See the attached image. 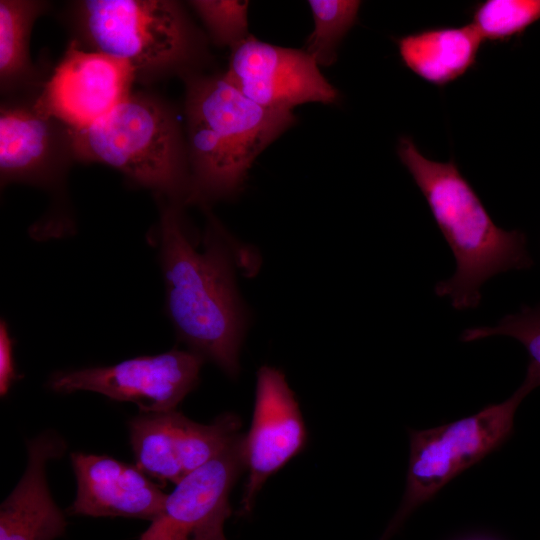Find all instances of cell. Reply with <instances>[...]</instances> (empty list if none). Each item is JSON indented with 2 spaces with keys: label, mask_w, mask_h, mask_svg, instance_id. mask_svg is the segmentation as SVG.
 I'll return each instance as SVG.
<instances>
[{
  "label": "cell",
  "mask_w": 540,
  "mask_h": 540,
  "mask_svg": "<svg viewBox=\"0 0 540 540\" xmlns=\"http://www.w3.org/2000/svg\"><path fill=\"white\" fill-rule=\"evenodd\" d=\"M73 157L68 127L35 104L4 105L0 110V176L2 184L45 185Z\"/></svg>",
  "instance_id": "obj_14"
},
{
  "label": "cell",
  "mask_w": 540,
  "mask_h": 540,
  "mask_svg": "<svg viewBox=\"0 0 540 540\" xmlns=\"http://www.w3.org/2000/svg\"><path fill=\"white\" fill-rule=\"evenodd\" d=\"M538 386L540 377L528 368L521 386L505 401L431 429L411 430L405 492L383 536L390 539L414 509L498 449L512 434L517 408Z\"/></svg>",
  "instance_id": "obj_5"
},
{
  "label": "cell",
  "mask_w": 540,
  "mask_h": 540,
  "mask_svg": "<svg viewBox=\"0 0 540 540\" xmlns=\"http://www.w3.org/2000/svg\"><path fill=\"white\" fill-rule=\"evenodd\" d=\"M203 357L194 351L171 350L140 356L112 366L54 374L55 392L93 391L117 401L135 403L142 413L175 410L199 380Z\"/></svg>",
  "instance_id": "obj_6"
},
{
  "label": "cell",
  "mask_w": 540,
  "mask_h": 540,
  "mask_svg": "<svg viewBox=\"0 0 540 540\" xmlns=\"http://www.w3.org/2000/svg\"><path fill=\"white\" fill-rule=\"evenodd\" d=\"M476 540H481V539H476Z\"/></svg>",
  "instance_id": "obj_23"
},
{
  "label": "cell",
  "mask_w": 540,
  "mask_h": 540,
  "mask_svg": "<svg viewBox=\"0 0 540 540\" xmlns=\"http://www.w3.org/2000/svg\"><path fill=\"white\" fill-rule=\"evenodd\" d=\"M77 491L67 513L93 517H128L153 521L167 494L137 466L106 455H70Z\"/></svg>",
  "instance_id": "obj_13"
},
{
  "label": "cell",
  "mask_w": 540,
  "mask_h": 540,
  "mask_svg": "<svg viewBox=\"0 0 540 540\" xmlns=\"http://www.w3.org/2000/svg\"><path fill=\"white\" fill-rule=\"evenodd\" d=\"M314 28L305 51L319 66H330L336 61L337 48L357 19L360 1L310 0Z\"/></svg>",
  "instance_id": "obj_17"
},
{
  "label": "cell",
  "mask_w": 540,
  "mask_h": 540,
  "mask_svg": "<svg viewBox=\"0 0 540 540\" xmlns=\"http://www.w3.org/2000/svg\"><path fill=\"white\" fill-rule=\"evenodd\" d=\"M46 3L34 0L0 1L1 90L15 89L34 76L29 58V37L36 18Z\"/></svg>",
  "instance_id": "obj_16"
},
{
  "label": "cell",
  "mask_w": 540,
  "mask_h": 540,
  "mask_svg": "<svg viewBox=\"0 0 540 540\" xmlns=\"http://www.w3.org/2000/svg\"><path fill=\"white\" fill-rule=\"evenodd\" d=\"M206 540H227V539H226V537L224 535V531L221 530V531H218L217 533L211 535Z\"/></svg>",
  "instance_id": "obj_22"
},
{
  "label": "cell",
  "mask_w": 540,
  "mask_h": 540,
  "mask_svg": "<svg viewBox=\"0 0 540 540\" xmlns=\"http://www.w3.org/2000/svg\"><path fill=\"white\" fill-rule=\"evenodd\" d=\"M18 375L13 360V340L9 335L7 324L2 320L0 325V393L6 395Z\"/></svg>",
  "instance_id": "obj_21"
},
{
  "label": "cell",
  "mask_w": 540,
  "mask_h": 540,
  "mask_svg": "<svg viewBox=\"0 0 540 540\" xmlns=\"http://www.w3.org/2000/svg\"><path fill=\"white\" fill-rule=\"evenodd\" d=\"M307 432L294 393L284 374L263 366L257 373L251 427L243 435V456L248 471L240 514L251 512L266 480L306 446Z\"/></svg>",
  "instance_id": "obj_10"
},
{
  "label": "cell",
  "mask_w": 540,
  "mask_h": 540,
  "mask_svg": "<svg viewBox=\"0 0 540 540\" xmlns=\"http://www.w3.org/2000/svg\"><path fill=\"white\" fill-rule=\"evenodd\" d=\"M499 335L518 340L530 356L528 366L540 376V305L523 307L520 312L503 317L495 326L468 328L461 340L472 342Z\"/></svg>",
  "instance_id": "obj_20"
},
{
  "label": "cell",
  "mask_w": 540,
  "mask_h": 540,
  "mask_svg": "<svg viewBox=\"0 0 540 540\" xmlns=\"http://www.w3.org/2000/svg\"><path fill=\"white\" fill-rule=\"evenodd\" d=\"M189 5L198 14L215 44L233 48L249 36L248 1L194 0Z\"/></svg>",
  "instance_id": "obj_19"
},
{
  "label": "cell",
  "mask_w": 540,
  "mask_h": 540,
  "mask_svg": "<svg viewBox=\"0 0 540 540\" xmlns=\"http://www.w3.org/2000/svg\"><path fill=\"white\" fill-rule=\"evenodd\" d=\"M224 77L245 96L273 110L304 103L331 104L337 89L304 49L286 48L249 35L231 48Z\"/></svg>",
  "instance_id": "obj_8"
},
{
  "label": "cell",
  "mask_w": 540,
  "mask_h": 540,
  "mask_svg": "<svg viewBox=\"0 0 540 540\" xmlns=\"http://www.w3.org/2000/svg\"><path fill=\"white\" fill-rule=\"evenodd\" d=\"M398 155L424 195L456 261L454 274L438 282L435 293L453 308H476L481 287L492 277L532 265L526 237L498 227L457 165L426 158L409 137H401Z\"/></svg>",
  "instance_id": "obj_2"
},
{
  "label": "cell",
  "mask_w": 540,
  "mask_h": 540,
  "mask_svg": "<svg viewBox=\"0 0 540 540\" xmlns=\"http://www.w3.org/2000/svg\"><path fill=\"white\" fill-rule=\"evenodd\" d=\"M128 427L136 466L153 478L177 484L225 450L240 435L241 421L225 413L201 424L171 410L143 413Z\"/></svg>",
  "instance_id": "obj_7"
},
{
  "label": "cell",
  "mask_w": 540,
  "mask_h": 540,
  "mask_svg": "<svg viewBox=\"0 0 540 540\" xmlns=\"http://www.w3.org/2000/svg\"><path fill=\"white\" fill-rule=\"evenodd\" d=\"M77 19L94 51L129 64L136 75L193 74L199 37L181 5L168 0H87Z\"/></svg>",
  "instance_id": "obj_4"
},
{
  "label": "cell",
  "mask_w": 540,
  "mask_h": 540,
  "mask_svg": "<svg viewBox=\"0 0 540 540\" xmlns=\"http://www.w3.org/2000/svg\"><path fill=\"white\" fill-rule=\"evenodd\" d=\"M136 77L129 64L73 40L34 104L69 129H82L126 99Z\"/></svg>",
  "instance_id": "obj_9"
},
{
  "label": "cell",
  "mask_w": 540,
  "mask_h": 540,
  "mask_svg": "<svg viewBox=\"0 0 540 540\" xmlns=\"http://www.w3.org/2000/svg\"><path fill=\"white\" fill-rule=\"evenodd\" d=\"M483 41L470 23L422 30L401 37L397 44L407 68L427 82L443 86L461 77L475 64Z\"/></svg>",
  "instance_id": "obj_15"
},
{
  "label": "cell",
  "mask_w": 540,
  "mask_h": 540,
  "mask_svg": "<svg viewBox=\"0 0 540 540\" xmlns=\"http://www.w3.org/2000/svg\"><path fill=\"white\" fill-rule=\"evenodd\" d=\"M245 469L243 435L167 494L160 514L139 540H206L232 513L231 490Z\"/></svg>",
  "instance_id": "obj_11"
},
{
  "label": "cell",
  "mask_w": 540,
  "mask_h": 540,
  "mask_svg": "<svg viewBox=\"0 0 540 540\" xmlns=\"http://www.w3.org/2000/svg\"><path fill=\"white\" fill-rule=\"evenodd\" d=\"M216 229L211 222L199 251L178 207H163L160 253L167 310L178 336L192 351L236 377L247 316L235 284L231 251Z\"/></svg>",
  "instance_id": "obj_1"
},
{
  "label": "cell",
  "mask_w": 540,
  "mask_h": 540,
  "mask_svg": "<svg viewBox=\"0 0 540 540\" xmlns=\"http://www.w3.org/2000/svg\"><path fill=\"white\" fill-rule=\"evenodd\" d=\"M186 117L197 119L225 140L251 165L295 124L292 111L266 108L240 92L224 75L185 76Z\"/></svg>",
  "instance_id": "obj_12"
},
{
  "label": "cell",
  "mask_w": 540,
  "mask_h": 540,
  "mask_svg": "<svg viewBox=\"0 0 540 540\" xmlns=\"http://www.w3.org/2000/svg\"><path fill=\"white\" fill-rule=\"evenodd\" d=\"M69 130L73 158L113 167L175 202H189L187 147L164 101L131 93L90 126Z\"/></svg>",
  "instance_id": "obj_3"
},
{
  "label": "cell",
  "mask_w": 540,
  "mask_h": 540,
  "mask_svg": "<svg viewBox=\"0 0 540 540\" xmlns=\"http://www.w3.org/2000/svg\"><path fill=\"white\" fill-rule=\"evenodd\" d=\"M540 19V0H487L474 10L472 24L484 40H505Z\"/></svg>",
  "instance_id": "obj_18"
}]
</instances>
